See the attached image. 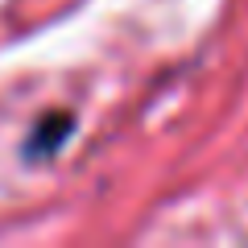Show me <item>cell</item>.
<instances>
[{
    "label": "cell",
    "mask_w": 248,
    "mask_h": 248,
    "mask_svg": "<svg viewBox=\"0 0 248 248\" xmlns=\"http://www.w3.org/2000/svg\"><path fill=\"white\" fill-rule=\"evenodd\" d=\"M71 133H75V116H71V112H50V116H42V120L29 128L21 157H25V161H46V157H54Z\"/></svg>",
    "instance_id": "1"
}]
</instances>
